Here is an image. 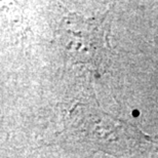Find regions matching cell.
Returning a JSON list of instances; mask_svg holds the SVG:
<instances>
[{
    "label": "cell",
    "mask_w": 158,
    "mask_h": 158,
    "mask_svg": "<svg viewBox=\"0 0 158 158\" xmlns=\"http://www.w3.org/2000/svg\"><path fill=\"white\" fill-rule=\"evenodd\" d=\"M99 111L86 109L82 114L76 113V129L85 139L111 153L123 152L137 145L141 135L134 126Z\"/></svg>",
    "instance_id": "obj_1"
}]
</instances>
